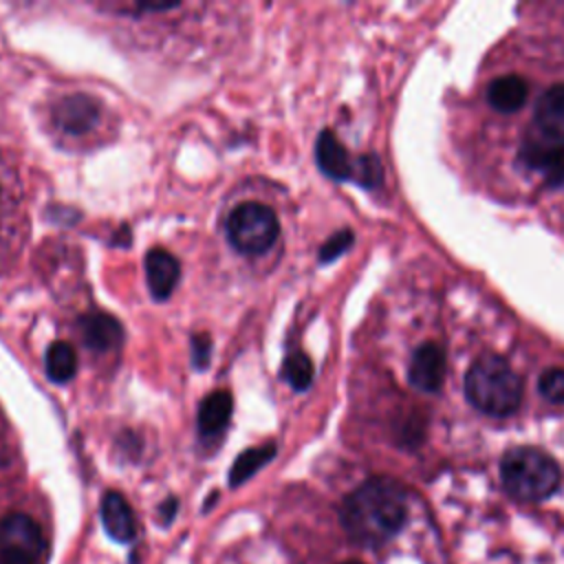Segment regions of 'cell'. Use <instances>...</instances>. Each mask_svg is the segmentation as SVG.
I'll list each match as a JSON object with an SVG mask.
<instances>
[{"label": "cell", "instance_id": "52a82bcc", "mask_svg": "<svg viewBox=\"0 0 564 564\" xmlns=\"http://www.w3.org/2000/svg\"><path fill=\"white\" fill-rule=\"evenodd\" d=\"M408 379L416 390L436 392L445 379V352L432 341L419 346L410 359Z\"/></svg>", "mask_w": 564, "mask_h": 564}, {"label": "cell", "instance_id": "8992f818", "mask_svg": "<svg viewBox=\"0 0 564 564\" xmlns=\"http://www.w3.org/2000/svg\"><path fill=\"white\" fill-rule=\"evenodd\" d=\"M0 549L18 551L33 562L44 551V535L40 524L26 513H9L0 520Z\"/></svg>", "mask_w": 564, "mask_h": 564}, {"label": "cell", "instance_id": "603a6c76", "mask_svg": "<svg viewBox=\"0 0 564 564\" xmlns=\"http://www.w3.org/2000/svg\"><path fill=\"white\" fill-rule=\"evenodd\" d=\"M0 564H33V560L26 557L24 553L0 549Z\"/></svg>", "mask_w": 564, "mask_h": 564}, {"label": "cell", "instance_id": "d6986e66", "mask_svg": "<svg viewBox=\"0 0 564 564\" xmlns=\"http://www.w3.org/2000/svg\"><path fill=\"white\" fill-rule=\"evenodd\" d=\"M381 176H383V170H381V163L377 156H361L355 161V172H352V178L357 183H361L364 187H375L381 183Z\"/></svg>", "mask_w": 564, "mask_h": 564}, {"label": "cell", "instance_id": "ac0fdd59", "mask_svg": "<svg viewBox=\"0 0 564 564\" xmlns=\"http://www.w3.org/2000/svg\"><path fill=\"white\" fill-rule=\"evenodd\" d=\"M282 377L291 383V388L295 390H306L313 381V361L308 359V355L304 352H291L286 359H284V366H282Z\"/></svg>", "mask_w": 564, "mask_h": 564}, {"label": "cell", "instance_id": "5b68a950", "mask_svg": "<svg viewBox=\"0 0 564 564\" xmlns=\"http://www.w3.org/2000/svg\"><path fill=\"white\" fill-rule=\"evenodd\" d=\"M53 123L68 137H84L99 123V104L82 93L62 97L53 108Z\"/></svg>", "mask_w": 564, "mask_h": 564}, {"label": "cell", "instance_id": "484cf974", "mask_svg": "<svg viewBox=\"0 0 564 564\" xmlns=\"http://www.w3.org/2000/svg\"><path fill=\"white\" fill-rule=\"evenodd\" d=\"M0 203H2V183H0Z\"/></svg>", "mask_w": 564, "mask_h": 564}, {"label": "cell", "instance_id": "ba28073f", "mask_svg": "<svg viewBox=\"0 0 564 564\" xmlns=\"http://www.w3.org/2000/svg\"><path fill=\"white\" fill-rule=\"evenodd\" d=\"M79 335L93 352H110L123 341V326L117 317L97 311L79 317Z\"/></svg>", "mask_w": 564, "mask_h": 564}, {"label": "cell", "instance_id": "ffe728a7", "mask_svg": "<svg viewBox=\"0 0 564 564\" xmlns=\"http://www.w3.org/2000/svg\"><path fill=\"white\" fill-rule=\"evenodd\" d=\"M540 392L553 403H564V368H549L540 377Z\"/></svg>", "mask_w": 564, "mask_h": 564}, {"label": "cell", "instance_id": "9a60e30c", "mask_svg": "<svg viewBox=\"0 0 564 564\" xmlns=\"http://www.w3.org/2000/svg\"><path fill=\"white\" fill-rule=\"evenodd\" d=\"M489 104L500 112H513L527 101V82L518 75H505L491 82L487 90Z\"/></svg>", "mask_w": 564, "mask_h": 564}, {"label": "cell", "instance_id": "277c9868", "mask_svg": "<svg viewBox=\"0 0 564 564\" xmlns=\"http://www.w3.org/2000/svg\"><path fill=\"white\" fill-rule=\"evenodd\" d=\"M225 236L238 253L260 256L275 245L280 236V220L271 207L245 200L227 216Z\"/></svg>", "mask_w": 564, "mask_h": 564}, {"label": "cell", "instance_id": "9c48e42d", "mask_svg": "<svg viewBox=\"0 0 564 564\" xmlns=\"http://www.w3.org/2000/svg\"><path fill=\"white\" fill-rule=\"evenodd\" d=\"M101 524L106 533L121 544H128L137 538V518L128 500L119 491H106L101 498Z\"/></svg>", "mask_w": 564, "mask_h": 564}, {"label": "cell", "instance_id": "4fadbf2b", "mask_svg": "<svg viewBox=\"0 0 564 564\" xmlns=\"http://www.w3.org/2000/svg\"><path fill=\"white\" fill-rule=\"evenodd\" d=\"M535 123L546 137L555 141L564 139V84H555L538 97Z\"/></svg>", "mask_w": 564, "mask_h": 564}, {"label": "cell", "instance_id": "7c38bea8", "mask_svg": "<svg viewBox=\"0 0 564 564\" xmlns=\"http://www.w3.org/2000/svg\"><path fill=\"white\" fill-rule=\"evenodd\" d=\"M315 159L319 170L335 178V181H346L352 178L355 163L350 161L346 148L339 143V139L330 130H322L315 143Z\"/></svg>", "mask_w": 564, "mask_h": 564}, {"label": "cell", "instance_id": "44dd1931", "mask_svg": "<svg viewBox=\"0 0 564 564\" xmlns=\"http://www.w3.org/2000/svg\"><path fill=\"white\" fill-rule=\"evenodd\" d=\"M352 234L348 231V229H341V231H337L335 236H330L326 242H324V247L319 249V260L322 262H330V260H335V258H339L350 245H352Z\"/></svg>", "mask_w": 564, "mask_h": 564}, {"label": "cell", "instance_id": "d4e9b609", "mask_svg": "<svg viewBox=\"0 0 564 564\" xmlns=\"http://www.w3.org/2000/svg\"><path fill=\"white\" fill-rule=\"evenodd\" d=\"M341 564H361V562H357V560H348V562H341Z\"/></svg>", "mask_w": 564, "mask_h": 564}, {"label": "cell", "instance_id": "2e32d148", "mask_svg": "<svg viewBox=\"0 0 564 564\" xmlns=\"http://www.w3.org/2000/svg\"><path fill=\"white\" fill-rule=\"evenodd\" d=\"M46 377L53 383H66L77 372V352L68 341H53L44 355Z\"/></svg>", "mask_w": 564, "mask_h": 564}, {"label": "cell", "instance_id": "5bb4252c", "mask_svg": "<svg viewBox=\"0 0 564 564\" xmlns=\"http://www.w3.org/2000/svg\"><path fill=\"white\" fill-rule=\"evenodd\" d=\"M522 161L540 170L555 187H564V143L553 145H524Z\"/></svg>", "mask_w": 564, "mask_h": 564}, {"label": "cell", "instance_id": "3957f363", "mask_svg": "<svg viewBox=\"0 0 564 564\" xmlns=\"http://www.w3.org/2000/svg\"><path fill=\"white\" fill-rule=\"evenodd\" d=\"M500 478L513 498L538 502L560 487L562 474L546 452L538 447H513L500 460Z\"/></svg>", "mask_w": 564, "mask_h": 564}, {"label": "cell", "instance_id": "6da1fadb", "mask_svg": "<svg viewBox=\"0 0 564 564\" xmlns=\"http://www.w3.org/2000/svg\"><path fill=\"white\" fill-rule=\"evenodd\" d=\"M408 516L405 489L386 476L361 482L341 502V527L361 546H379L392 540Z\"/></svg>", "mask_w": 564, "mask_h": 564}, {"label": "cell", "instance_id": "8fae6325", "mask_svg": "<svg viewBox=\"0 0 564 564\" xmlns=\"http://www.w3.org/2000/svg\"><path fill=\"white\" fill-rule=\"evenodd\" d=\"M234 410V397L229 390H216L200 401L198 408V434L200 438H216L225 432Z\"/></svg>", "mask_w": 564, "mask_h": 564}, {"label": "cell", "instance_id": "cb8c5ba5", "mask_svg": "<svg viewBox=\"0 0 564 564\" xmlns=\"http://www.w3.org/2000/svg\"><path fill=\"white\" fill-rule=\"evenodd\" d=\"M174 511H176V500H174V498H170V500H165V502L161 505V516H163V520H172V518H174Z\"/></svg>", "mask_w": 564, "mask_h": 564}, {"label": "cell", "instance_id": "30bf717a", "mask_svg": "<svg viewBox=\"0 0 564 564\" xmlns=\"http://www.w3.org/2000/svg\"><path fill=\"white\" fill-rule=\"evenodd\" d=\"M145 275H148V289L152 297L156 302H163L172 295L181 278V264L170 251L156 247V249H150L145 256Z\"/></svg>", "mask_w": 564, "mask_h": 564}, {"label": "cell", "instance_id": "7402d4cb", "mask_svg": "<svg viewBox=\"0 0 564 564\" xmlns=\"http://www.w3.org/2000/svg\"><path fill=\"white\" fill-rule=\"evenodd\" d=\"M189 348H192V366L203 370L207 368L209 364V357H212V339L207 333H194L192 341H189Z\"/></svg>", "mask_w": 564, "mask_h": 564}, {"label": "cell", "instance_id": "7a4b0ae2", "mask_svg": "<svg viewBox=\"0 0 564 564\" xmlns=\"http://www.w3.org/2000/svg\"><path fill=\"white\" fill-rule=\"evenodd\" d=\"M465 394L480 412L507 416L520 405L522 381L502 357L482 355L465 375Z\"/></svg>", "mask_w": 564, "mask_h": 564}, {"label": "cell", "instance_id": "e0dca14e", "mask_svg": "<svg viewBox=\"0 0 564 564\" xmlns=\"http://www.w3.org/2000/svg\"><path fill=\"white\" fill-rule=\"evenodd\" d=\"M275 456V445L273 443H264L260 447H249L245 449L231 465L229 469V485L238 487L242 485L247 478H251L260 467H264L271 458Z\"/></svg>", "mask_w": 564, "mask_h": 564}]
</instances>
